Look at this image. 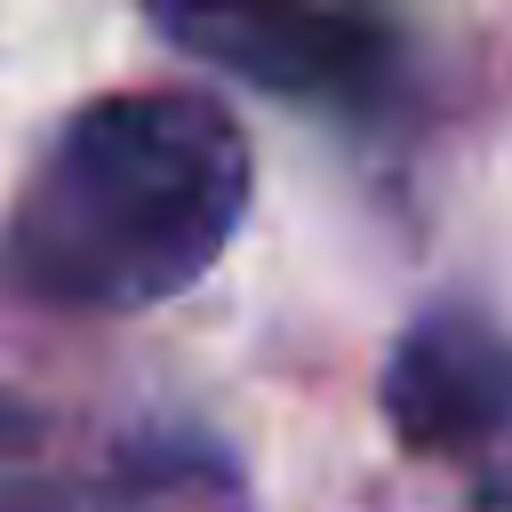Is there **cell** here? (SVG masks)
Segmentation results:
<instances>
[{
	"label": "cell",
	"mask_w": 512,
	"mask_h": 512,
	"mask_svg": "<svg viewBox=\"0 0 512 512\" xmlns=\"http://www.w3.org/2000/svg\"><path fill=\"white\" fill-rule=\"evenodd\" d=\"M384 416L416 456H512V336L480 312H424L392 344Z\"/></svg>",
	"instance_id": "2"
},
{
	"label": "cell",
	"mask_w": 512,
	"mask_h": 512,
	"mask_svg": "<svg viewBox=\"0 0 512 512\" xmlns=\"http://www.w3.org/2000/svg\"><path fill=\"white\" fill-rule=\"evenodd\" d=\"M248 208V144L224 104L128 88L72 112L8 216V272L80 312H136L192 288Z\"/></svg>",
	"instance_id": "1"
},
{
	"label": "cell",
	"mask_w": 512,
	"mask_h": 512,
	"mask_svg": "<svg viewBox=\"0 0 512 512\" xmlns=\"http://www.w3.org/2000/svg\"><path fill=\"white\" fill-rule=\"evenodd\" d=\"M176 48H192L200 64H224L256 88L280 96H320V88H352L384 64V32L368 16H336V8H160L152 16Z\"/></svg>",
	"instance_id": "3"
}]
</instances>
